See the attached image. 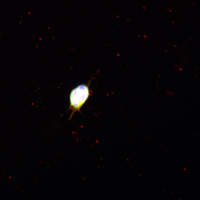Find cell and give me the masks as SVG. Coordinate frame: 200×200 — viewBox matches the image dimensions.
<instances>
[{
  "mask_svg": "<svg viewBox=\"0 0 200 200\" xmlns=\"http://www.w3.org/2000/svg\"><path fill=\"white\" fill-rule=\"evenodd\" d=\"M88 84H81L73 89L70 93L69 110L72 111L69 120L76 112H81V109L91 96V91Z\"/></svg>",
  "mask_w": 200,
  "mask_h": 200,
  "instance_id": "cell-1",
  "label": "cell"
}]
</instances>
